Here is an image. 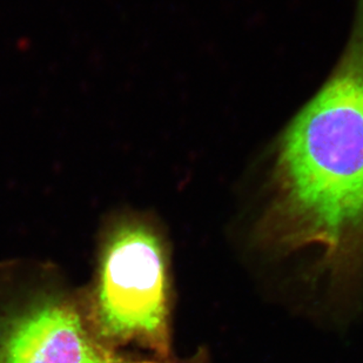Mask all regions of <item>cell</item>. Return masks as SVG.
Instances as JSON below:
<instances>
[{"label":"cell","mask_w":363,"mask_h":363,"mask_svg":"<svg viewBox=\"0 0 363 363\" xmlns=\"http://www.w3.org/2000/svg\"><path fill=\"white\" fill-rule=\"evenodd\" d=\"M269 218L294 242L336 257L363 228V0L319 92L277 141Z\"/></svg>","instance_id":"cell-1"},{"label":"cell","mask_w":363,"mask_h":363,"mask_svg":"<svg viewBox=\"0 0 363 363\" xmlns=\"http://www.w3.org/2000/svg\"><path fill=\"white\" fill-rule=\"evenodd\" d=\"M155 225L138 213L107 220L92 287L84 294L96 335L119 350L137 343L168 353L167 260Z\"/></svg>","instance_id":"cell-2"},{"label":"cell","mask_w":363,"mask_h":363,"mask_svg":"<svg viewBox=\"0 0 363 363\" xmlns=\"http://www.w3.org/2000/svg\"><path fill=\"white\" fill-rule=\"evenodd\" d=\"M0 363H155L104 342L84 295L46 280L0 288Z\"/></svg>","instance_id":"cell-3"}]
</instances>
